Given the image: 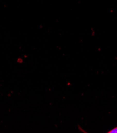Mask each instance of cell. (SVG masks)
<instances>
[{
    "label": "cell",
    "instance_id": "obj_1",
    "mask_svg": "<svg viewBox=\"0 0 117 133\" xmlns=\"http://www.w3.org/2000/svg\"><path fill=\"white\" fill-rule=\"evenodd\" d=\"M108 133H117V127L108 132Z\"/></svg>",
    "mask_w": 117,
    "mask_h": 133
}]
</instances>
